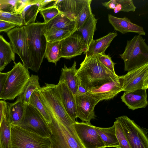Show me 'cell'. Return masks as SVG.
Listing matches in <instances>:
<instances>
[{
	"label": "cell",
	"instance_id": "cell-6",
	"mask_svg": "<svg viewBox=\"0 0 148 148\" xmlns=\"http://www.w3.org/2000/svg\"><path fill=\"white\" fill-rule=\"evenodd\" d=\"M48 124L51 132L49 138L51 148H85L77 135L73 126L66 127L56 118Z\"/></svg>",
	"mask_w": 148,
	"mask_h": 148
},
{
	"label": "cell",
	"instance_id": "cell-37",
	"mask_svg": "<svg viewBox=\"0 0 148 148\" xmlns=\"http://www.w3.org/2000/svg\"><path fill=\"white\" fill-rule=\"evenodd\" d=\"M114 124L115 126L116 134L119 145V148H131L120 123L116 120Z\"/></svg>",
	"mask_w": 148,
	"mask_h": 148
},
{
	"label": "cell",
	"instance_id": "cell-47",
	"mask_svg": "<svg viewBox=\"0 0 148 148\" xmlns=\"http://www.w3.org/2000/svg\"><path fill=\"white\" fill-rule=\"evenodd\" d=\"M0 148H1V146H0Z\"/></svg>",
	"mask_w": 148,
	"mask_h": 148
},
{
	"label": "cell",
	"instance_id": "cell-18",
	"mask_svg": "<svg viewBox=\"0 0 148 148\" xmlns=\"http://www.w3.org/2000/svg\"><path fill=\"white\" fill-rule=\"evenodd\" d=\"M108 20L115 30L122 34L133 32L140 35H146L143 27L132 22L125 16L120 18L108 14Z\"/></svg>",
	"mask_w": 148,
	"mask_h": 148
},
{
	"label": "cell",
	"instance_id": "cell-43",
	"mask_svg": "<svg viewBox=\"0 0 148 148\" xmlns=\"http://www.w3.org/2000/svg\"><path fill=\"white\" fill-rule=\"evenodd\" d=\"M6 106V102L4 101H0V125Z\"/></svg>",
	"mask_w": 148,
	"mask_h": 148
},
{
	"label": "cell",
	"instance_id": "cell-19",
	"mask_svg": "<svg viewBox=\"0 0 148 148\" xmlns=\"http://www.w3.org/2000/svg\"><path fill=\"white\" fill-rule=\"evenodd\" d=\"M86 0H57L53 4L69 19L75 21Z\"/></svg>",
	"mask_w": 148,
	"mask_h": 148
},
{
	"label": "cell",
	"instance_id": "cell-29",
	"mask_svg": "<svg viewBox=\"0 0 148 148\" xmlns=\"http://www.w3.org/2000/svg\"><path fill=\"white\" fill-rule=\"evenodd\" d=\"M45 56L49 62L56 65L57 62L61 58L60 41L47 42Z\"/></svg>",
	"mask_w": 148,
	"mask_h": 148
},
{
	"label": "cell",
	"instance_id": "cell-3",
	"mask_svg": "<svg viewBox=\"0 0 148 148\" xmlns=\"http://www.w3.org/2000/svg\"><path fill=\"white\" fill-rule=\"evenodd\" d=\"M38 94L50 115L53 116L66 127L74 122L66 112L56 89V85L45 83L37 89Z\"/></svg>",
	"mask_w": 148,
	"mask_h": 148
},
{
	"label": "cell",
	"instance_id": "cell-38",
	"mask_svg": "<svg viewBox=\"0 0 148 148\" xmlns=\"http://www.w3.org/2000/svg\"><path fill=\"white\" fill-rule=\"evenodd\" d=\"M99 62L107 69L114 73H116L114 66L116 63L113 62L108 55L98 54L96 55Z\"/></svg>",
	"mask_w": 148,
	"mask_h": 148
},
{
	"label": "cell",
	"instance_id": "cell-34",
	"mask_svg": "<svg viewBox=\"0 0 148 148\" xmlns=\"http://www.w3.org/2000/svg\"><path fill=\"white\" fill-rule=\"evenodd\" d=\"M92 1V0H86L84 6L77 16L75 21L77 30L81 28L87 19L92 13L91 7Z\"/></svg>",
	"mask_w": 148,
	"mask_h": 148
},
{
	"label": "cell",
	"instance_id": "cell-35",
	"mask_svg": "<svg viewBox=\"0 0 148 148\" xmlns=\"http://www.w3.org/2000/svg\"><path fill=\"white\" fill-rule=\"evenodd\" d=\"M0 20L16 24L18 26L23 25L20 13L6 12L0 10Z\"/></svg>",
	"mask_w": 148,
	"mask_h": 148
},
{
	"label": "cell",
	"instance_id": "cell-24",
	"mask_svg": "<svg viewBox=\"0 0 148 148\" xmlns=\"http://www.w3.org/2000/svg\"><path fill=\"white\" fill-rule=\"evenodd\" d=\"M97 20L98 19L95 18V15L92 13L86 20L81 28L77 31L81 34L84 39L85 52L88 50L93 40L94 34L96 30Z\"/></svg>",
	"mask_w": 148,
	"mask_h": 148
},
{
	"label": "cell",
	"instance_id": "cell-4",
	"mask_svg": "<svg viewBox=\"0 0 148 148\" xmlns=\"http://www.w3.org/2000/svg\"><path fill=\"white\" fill-rule=\"evenodd\" d=\"M8 72L0 99L13 100L23 92L30 78L29 72L21 62L16 63Z\"/></svg>",
	"mask_w": 148,
	"mask_h": 148
},
{
	"label": "cell",
	"instance_id": "cell-26",
	"mask_svg": "<svg viewBox=\"0 0 148 148\" xmlns=\"http://www.w3.org/2000/svg\"><path fill=\"white\" fill-rule=\"evenodd\" d=\"M101 4L108 9L113 10L115 13L120 11L134 12L136 8L132 0H111Z\"/></svg>",
	"mask_w": 148,
	"mask_h": 148
},
{
	"label": "cell",
	"instance_id": "cell-33",
	"mask_svg": "<svg viewBox=\"0 0 148 148\" xmlns=\"http://www.w3.org/2000/svg\"><path fill=\"white\" fill-rule=\"evenodd\" d=\"M29 104L34 107L39 112L48 124L51 123L52 118L38 97L37 90L34 91L31 95Z\"/></svg>",
	"mask_w": 148,
	"mask_h": 148
},
{
	"label": "cell",
	"instance_id": "cell-22",
	"mask_svg": "<svg viewBox=\"0 0 148 148\" xmlns=\"http://www.w3.org/2000/svg\"><path fill=\"white\" fill-rule=\"evenodd\" d=\"M76 62L74 61L71 67L68 68L64 65L61 70V74L59 80L64 81L68 87L75 95L79 81L76 75L77 71Z\"/></svg>",
	"mask_w": 148,
	"mask_h": 148
},
{
	"label": "cell",
	"instance_id": "cell-20",
	"mask_svg": "<svg viewBox=\"0 0 148 148\" xmlns=\"http://www.w3.org/2000/svg\"><path fill=\"white\" fill-rule=\"evenodd\" d=\"M25 105L21 95L14 102L7 103V115L11 126L18 125L21 122L24 115Z\"/></svg>",
	"mask_w": 148,
	"mask_h": 148
},
{
	"label": "cell",
	"instance_id": "cell-23",
	"mask_svg": "<svg viewBox=\"0 0 148 148\" xmlns=\"http://www.w3.org/2000/svg\"><path fill=\"white\" fill-rule=\"evenodd\" d=\"M51 27L69 31L73 33L77 30L75 21L71 20L62 13L46 24L45 29Z\"/></svg>",
	"mask_w": 148,
	"mask_h": 148
},
{
	"label": "cell",
	"instance_id": "cell-12",
	"mask_svg": "<svg viewBox=\"0 0 148 148\" xmlns=\"http://www.w3.org/2000/svg\"><path fill=\"white\" fill-rule=\"evenodd\" d=\"M78 137L85 148H105L100 136L90 123L76 121L73 124Z\"/></svg>",
	"mask_w": 148,
	"mask_h": 148
},
{
	"label": "cell",
	"instance_id": "cell-27",
	"mask_svg": "<svg viewBox=\"0 0 148 148\" xmlns=\"http://www.w3.org/2000/svg\"><path fill=\"white\" fill-rule=\"evenodd\" d=\"M6 107L0 125V142L2 148H11V125L8 119Z\"/></svg>",
	"mask_w": 148,
	"mask_h": 148
},
{
	"label": "cell",
	"instance_id": "cell-10",
	"mask_svg": "<svg viewBox=\"0 0 148 148\" xmlns=\"http://www.w3.org/2000/svg\"><path fill=\"white\" fill-rule=\"evenodd\" d=\"M6 33L14 53L19 56L23 64L31 70L32 65L28 51L27 34L23 26L16 27Z\"/></svg>",
	"mask_w": 148,
	"mask_h": 148
},
{
	"label": "cell",
	"instance_id": "cell-28",
	"mask_svg": "<svg viewBox=\"0 0 148 148\" xmlns=\"http://www.w3.org/2000/svg\"><path fill=\"white\" fill-rule=\"evenodd\" d=\"M15 53L10 43L0 34V62L5 66L11 61H14Z\"/></svg>",
	"mask_w": 148,
	"mask_h": 148
},
{
	"label": "cell",
	"instance_id": "cell-46",
	"mask_svg": "<svg viewBox=\"0 0 148 148\" xmlns=\"http://www.w3.org/2000/svg\"><path fill=\"white\" fill-rule=\"evenodd\" d=\"M5 66L2 65L0 62V72L2 71L5 68Z\"/></svg>",
	"mask_w": 148,
	"mask_h": 148
},
{
	"label": "cell",
	"instance_id": "cell-11",
	"mask_svg": "<svg viewBox=\"0 0 148 148\" xmlns=\"http://www.w3.org/2000/svg\"><path fill=\"white\" fill-rule=\"evenodd\" d=\"M123 91H131L148 88V63L132 70L119 76Z\"/></svg>",
	"mask_w": 148,
	"mask_h": 148
},
{
	"label": "cell",
	"instance_id": "cell-14",
	"mask_svg": "<svg viewBox=\"0 0 148 148\" xmlns=\"http://www.w3.org/2000/svg\"><path fill=\"white\" fill-rule=\"evenodd\" d=\"M61 58L70 59L86 51L85 43L81 34L76 31L60 41Z\"/></svg>",
	"mask_w": 148,
	"mask_h": 148
},
{
	"label": "cell",
	"instance_id": "cell-21",
	"mask_svg": "<svg viewBox=\"0 0 148 148\" xmlns=\"http://www.w3.org/2000/svg\"><path fill=\"white\" fill-rule=\"evenodd\" d=\"M117 35L116 32H110L99 39H93L88 49L84 54L87 56H90L105 53L112 40Z\"/></svg>",
	"mask_w": 148,
	"mask_h": 148
},
{
	"label": "cell",
	"instance_id": "cell-42",
	"mask_svg": "<svg viewBox=\"0 0 148 148\" xmlns=\"http://www.w3.org/2000/svg\"><path fill=\"white\" fill-rule=\"evenodd\" d=\"M8 73V72L2 73L0 72V96L3 91Z\"/></svg>",
	"mask_w": 148,
	"mask_h": 148
},
{
	"label": "cell",
	"instance_id": "cell-9",
	"mask_svg": "<svg viewBox=\"0 0 148 148\" xmlns=\"http://www.w3.org/2000/svg\"><path fill=\"white\" fill-rule=\"evenodd\" d=\"M121 124L131 148H148L147 132L126 116L116 119Z\"/></svg>",
	"mask_w": 148,
	"mask_h": 148
},
{
	"label": "cell",
	"instance_id": "cell-32",
	"mask_svg": "<svg viewBox=\"0 0 148 148\" xmlns=\"http://www.w3.org/2000/svg\"><path fill=\"white\" fill-rule=\"evenodd\" d=\"M38 76L32 74L23 92L20 95L25 104H29L30 98L32 93L40 87Z\"/></svg>",
	"mask_w": 148,
	"mask_h": 148
},
{
	"label": "cell",
	"instance_id": "cell-5",
	"mask_svg": "<svg viewBox=\"0 0 148 148\" xmlns=\"http://www.w3.org/2000/svg\"><path fill=\"white\" fill-rule=\"evenodd\" d=\"M124 63V70L129 71L148 63V46L140 35L127 41L123 53L119 54Z\"/></svg>",
	"mask_w": 148,
	"mask_h": 148
},
{
	"label": "cell",
	"instance_id": "cell-40",
	"mask_svg": "<svg viewBox=\"0 0 148 148\" xmlns=\"http://www.w3.org/2000/svg\"><path fill=\"white\" fill-rule=\"evenodd\" d=\"M40 0H17L16 4V12L21 13L27 5L32 4L39 3Z\"/></svg>",
	"mask_w": 148,
	"mask_h": 148
},
{
	"label": "cell",
	"instance_id": "cell-36",
	"mask_svg": "<svg viewBox=\"0 0 148 148\" xmlns=\"http://www.w3.org/2000/svg\"><path fill=\"white\" fill-rule=\"evenodd\" d=\"M39 11L43 17L44 22L46 24L58 14L61 13L57 7L53 4L41 9Z\"/></svg>",
	"mask_w": 148,
	"mask_h": 148
},
{
	"label": "cell",
	"instance_id": "cell-31",
	"mask_svg": "<svg viewBox=\"0 0 148 148\" xmlns=\"http://www.w3.org/2000/svg\"><path fill=\"white\" fill-rule=\"evenodd\" d=\"M73 34L69 31L54 27L45 29L44 32L47 42H50L61 41Z\"/></svg>",
	"mask_w": 148,
	"mask_h": 148
},
{
	"label": "cell",
	"instance_id": "cell-44",
	"mask_svg": "<svg viewBox=\"0 0 148 148\" xmlns=\"http://www.w3.org/2000/svg\"><path fill=\"white\" fill-rule=\"evenodd\" d=\"M55 1V0H40L39 4L40 10L45 7L47 5L54 2Z\"/></svg>",
	"mask_w": 148,
	"mask_h": 148
},
{
	"label": "cell",
	"instance_id": "cell-15",
	"mask_svg": "<svg viewBox=\"0 0 148 148\" xmlns=\"http://www.w3.org/2000/svg\"><path fill=\"white\" fill-rule=\"evenodd\" d=\"M122 91V84L119 76L98 88L88 91L100 101L111 99Z\"/></svg>",
	"mask_w": 148,
	"mask_h": 148
},
{
	"label": "cell",
	"instance_id": "cell-8",
	"mask_svg": "<svg viewBox=\"0 0 148 148\" xmlns=\"http://www.w3.org/2000/svg\"><path fill=\"white\" fill-rule=\"evenodd\" d=\"M18 126L42 137L49 138L51 134L49 126L43 116L30 104L25 105L24 117Z\"/></svg>",
	"mask_w": 148,
	"mask_h": 148
},
{
	"label": "cell",
	"instance_id": "cell-16",
	"mask_svg": "<svg viewBox=\"0 0 148 148\" xmlns=\"http://www.w3.org/2000/svg\"><path fill=\"white\" fill-rule=\"evenodd\" d=\"M56 88L66 112L75 122L77 117L75 96L63 80H59Z\"/></svg>",
	"mask_w": 148,
	"mask_h": 148
},
{
	"label": "cell",
	"instance_id": "cell-30",
	"mask_svg": "<svg viewBox=\"0 0 148 148\" xmlns=\"http://www.w3.org/2000/svg\"><path fill=\"white\" fill-rule=\"evenodd\" d=\"M39 3L32 4L25 6L20 13L23 25L35 23L40 9Z\"/></svg>",
	"mask_w": 148,
	"mask_h": 148
},
{
	"label": "cell",
	"instance_id": "cell-13",
	"mask_svg": "<svg viewBox=\"0 0 148 148\" xmlns=\"http://www.w3.org/2000/svg\"><path fill=\"white\" fill-rule=\"evenodd\" d=\"M75 99L77 118L83 122L90 123L95 118L94 108L100 101L88 92L80 95H75Z\"/></svg>",
	"mask_w": 148,
	"mask_h": 148
},
{
	"label": "cell",
	"instance_id": "cell-7",
	"mask_svg": "<svg viewBox=\"0 0 148 148\" xmlns=\"http://www.w3.org/2000/svg\"><path fill=\"white\" fill-rule=\"evenodd\" d=\"M10 148H51L49 138L41 137L18 125L11 126Z\"/></svg>",
	"mask_w": 148,
	"mask_h": 148
},
{
	"label": "cell",
	"instance_id": "cell-41",
	"mask_svg": "<svg viewBox=\"0 0 148 148\" xmlns=\"http://www.w3.org/2000/svg\"><path fill=\"white\" fill-rule=\"evenodd\" d=\"M17 26H18L16 24L0 20V32H7Z\"/></svg>",
	"mask_w": 148,
	"mask_h": 148
},
{
	"label": "cell",
	"instance_id": "cell-25",
	"mask_svg": "<svg viewBox=\"0 0 148 148\" xmlns=\"http://www.w3.org/2000/svg\"><path fill=\"white\" fill-rule=\"evenodd\" d=\"M95 128L100 136L105 147H115L119 148V145L116 134L114 125L108 128L98 127Z\"/></svg>",
	"mask_w": 148,
	"mask_h": 148
},
{
	"label": "cell",
	"instance_id": "cell-2",
	"mask_svg": "<svg viewBox=\"0 0 148 148\" xmlns=\"http://www.w3.org/2000/svg\"><path fill=\"white\" fill-rule=\"evenodd\" d=\"M46 23L37 22L23 25L26 32L28 49L32 67L38 72L45 56L47 41L44 35Z\"/></svg>",
	"mask_w": 148,
	"mask_h": 148
},
{
	"label": "cell",
	"instance_id": "cell-48",
	"mask_svg": "<svg viewBox=\"0 0 148 148\" xmlns=\"http://www.w3.org/2000/svg\"><path fill=\"white\" fill-rule=\"evenodd\" d=\"M1 146V144H0V147Z\"/></svg>",
	"mask_w": 148,
	"mask_h": 148
},
{
	"label": "cell",
	"instance_id": "cell-45",
	"mask_svg": "<svg viewBox=\"0 0 148 148\" xmlns=\"http://www.w3.org/2000/svg\"><path fill=\"white\" fill-rule=\"evenodd\" d=\"M88 91L83 87L79 83L78 85V88L75 95L79 96L85 94Z\"/></svg>",
	"mask_w": 148,
	"mask_h": 148
},
{
	"label": "cell",
	"instance_id": "cell-17",
	"mask_svg": "<svg viewBox=\"0 0 148 148\" xmlns=\"http://www.w3.org/2000/svg\"><path fill=\"white\" fill-rule=\"evenodd\" d=\"M147 89H140L124 91L121 98L128 108L134 110L146 108L148 104Z\"/></svg>",
	"mask_w": 148,
	"mask_h": 148
},
{
	"label": "cell",
	"instance_id": "cell-39",
	"mask_svg": "<svg viewBox=\"0 0 148 148\" xmlns=\"http://www.w3.org/2000/svg\"><path fill=\"white\" fill-rule=\"evenodd\" d=\"M17 0H0V10L12 13L16 12V4Z\"/></svg>",
	"mask_w": 148,
	"mask_h": 148
},
{
	"label": "cell",
	"instance_id": "cell-1",
	"mask_svg": "<svg viewBox=\"0 0 148 148\" xmlns=\"http://www.w3.org/2000/svg\"><path fill=\"white\" fill-rule=\"evenodd\" d=\"M76 75L88 91L98 88L118 76L104 66L96 56H87L77 69Z\"/></svg>",
	"mask_w": 148,
	"mask_h": 148
}]
</instances>
